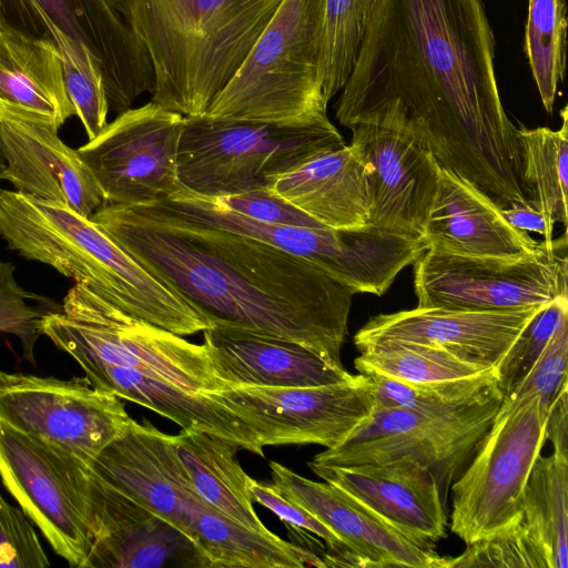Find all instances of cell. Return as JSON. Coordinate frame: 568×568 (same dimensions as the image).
<instances>
[{
    "mask_svg": "<svg viewBox=\"0 0 568 568\" xmlns=\"http://www.w3.org/2000/svg\"><path fill=\"white\" fill-rule=\"evenodd\" d=\"M495 44L481 0H374L336 119L410 136L500 210L528 205Z\"/></svg>",
    "mask_w": 568,
    "mask_h": 568,
    "instance_id": "6da1fadb",
    "label": "cell"
},
{
    "mask_svg": "<svg viewBox=\"0 0 568 568\" xmlns=\"http://www.w3.org/2000/svg\"><path fill=\"white\" fill-rule=\"evenodd\" d=\"M90 219L207 328L292 341L343 368L354 294L310 261L151 204H105Z\"/></svg>",
    "mask_w": 568,
    "mask_h": 568,
    "instance_id": "7a4b0ae2",
    "label": "cell"
},
{
    "mask_svg": "<svg viewBox=\"0 0 568 568\" xmlns=\"http://www.w3.org/2000/svg\"><path fill=\"white\" fill-rule=\"evenodd\" d=\"M283 0H116L154 72L152 102L206 113Z\"/></svg>",
    "mask_w": 568,
    "mask_h": 568,
    "instance_id": "3957f363",
    "label": "cell"
},
{
    "mask_svg": "<svg viewBox=\"0 0 568 568\" xmlns=\"http://www.w3.org/2000/svg\"><path fill=\"white\" fill-rule=\"evenodd\" d=\"M0 236L22 257L53 267L135 318L180 336L207 328L98 224L69 207L0 187Z\"/></svg>",
    "mask_w": 568,
    "mask_h": 568,
    "instance_id": "277c9868",
    "label": "cell"
},
{
    "mask_svg": "<svg viewBox=\"0 0 568 568\" xmlns=\"http://www.w3.org/2000/svg\"><path fill=\"white\" fill-rule=\"evenodd\" d=\"M324 0H283L205 115L304 123L327 116L320 75Z\"/></svg>",
    "mask_w": 568,
    "mask_h": 568,
    "instance_id": "5b68a950",
    "label": "cell"
},
{
    "mask_svg": "<svg viewBox=\"0 0 568 568\" xmlns=\"http://www.w3.org/2000/svg\"><path fill=\"white\" fill-rule=\"evenodd\" d=\"M345 145L327 116L290 124L184 116L178 174L197 195L226 196L270 189L278 176Z\"/></svg>",
    "mask_w": 568,
    "mask_h": 568,
    "instance_id": "8992f818",
    "label": "cell"
},
{
    "mask_svg": "<svg viewBox=\"0 0 568 568\" xmlns=\"http://www.w3.org/2000/svg\"><path fill=\"white\" fill-rule=\"evenodd\" d=\"M39 328L78 364L136 369L197 395L227 387L217 377L204 344L135 318L83 284L74 283L60 308L42 315Z\"/></svg>",
    "mask_w": 568,
    "mask_h": 568,
    "instance_id": "52a82bcc",
    "label": "cell"
},
{
    "mask_svg": "<svg viewBox=\"0 0 568 568\" xmlns=\"http://www.w3.org/2000/svg\"><path fill=\"white\" fill-rule=\"evenodd\" d=\"M151 205L183 220L236 232L301 256L353 294L383 295L396 276L427 250L422 241L405 239L371 224L334 230L322 224L302 227L260 222L184 186L171 197Z\"/></svg>",
    "mask_w": 568,
    "mask_h": 568,
    "instance_id": "ba28073f",
    "label": "cell"
},
{
    "mask_svg": "<svg viewBox=\"0 0 568 568\" xmlns=\"http://www.w3.org/2000/svg\"><path fill=\"white\" fill-rule=\"evenodd\" d=\"M498 383L474 400L445 412L375 407L339 445L310 464L321 467L386 464L402 457L427 467L446 496L490 428L503 400Z\"/></svg>",
    "mask_w": 568,
    "mask_h": 568,
    "instance_id": "9c48e42d",
    "label": "cell"
},
{
    "mask_svg": "<svg viewBox=\"0 0 568 568\" xmlns=\"http://www.w3.org/2000/svg\"><path fill=\"white\" fill-rule=\"evenodd\" d=\"M0 28L52 42L61 55L91 54L118 114L153 92L149 53L112 0H0Z\"/></svg>",
    "mask_w": 568,
    "mask_h": 568,
    "instance_id": "30bf717a",
    "label": "cell"
},
{
    "mask_svg": "<svg viewBox=\"0 0 568 568\" xmlns=\"http://www.w3.org/2000/svg\"><path fill=\"white\" fill-rule=\"evenodd\" d=\"M0 477L51 548L84 568L92 545V470L0 420Z\"/></svg>",
    "mask_w": 568,
    "mask_h": 568,
    "instance_id": "8fae6325",
    "label": "cell"
},
{
    "mask_svg": "<svg viewBox=\"0 0 568 568\" xmlns=\"http://www.w3.org/2000/svg\"><path fill=\"white\" fill-rule=\"evenodd\" d=\"M546 413L537 396L496 417L450 486V530L466 545L487 538L520 514L524 488L546 442Z\"/></svg>",
    "mask_w": 568,
    "mask_h": 568,
    "instance_id": "7c38bea8",
    "label": "cell"
},
{
    "mask_svg": "<svg viewBox=\"0 0 568 568\" xmlns=\"http://www.w3.org/2000/svg\"><path fill=\"white\" fill-rule=\"evenodd\" d=\"M131 419L120 397L84 376L61 379L0 369V420L89 467Z\"/></svg>",
    "mask_w": 568,
    "mask_h": 568,
    "instance_id": "4fadbf2b",
    "label": "cell"
},
{
    "mask_svg": "<svg viewBox=\"0 0 568 568\" xmlns=\"http://www.w3.org/2000/svg\"><path fill=\"white\" fill-rule=\"evenodd\" d=\"M413 265L418 307L501 311L567 295V257L556 254L555 243L518 258L426 250Z\"/></svg>",
    "mask_w": 568,
    "mask_h": 568,
    "instance_id": "5bb4252c",
    "label": "cell"
},
{
    "mask_svg": "<svg viewBox=\"0 0 568 568\" xmlns=\"http://www.w3.org/2000/svg\"><path fill=\"white\" fill-rule=\"evenodd\" d=\"M227 409L265 446L343 443L373 412L375 399L363 374L315 387L234 385L204 394Z\"/></svg>",
    "mask_w": 568,
    "mask_h": 568,
    "instance_id": "9a60e30c",
    "label": "cell"
},
{
    "mask_svg": "<svg viewBox=\"0 0 568 568\" xmlns=\"http://www.w3.org/2000/svg\"><path fill=\"white\" fill-rule=\"evenodd\" d=\"M183 120L151 101L119 113L77 149L106 204H152L182 189L178 160Z\"/></svg>",
    "mask_w": 568,
    "mask_h": 568,
    "instance_id": "2e32d148",
    "label": "cell"
},
{
    "mask_svg": "<svg viewBox=\"0 0 568 568\" xmlns=\"http://www.w3.org/2000/svg\"><path fill=\"white\" fill-rule=\"evenodd\" d=\"M351 145L366 166L369 224L424 242L437 193L440 166L410 136L378 124L351 128Z\"/></svg>",
    "mask_w": 568,
    "mask_h": 568,
    "instance_id": "e0dca14e",
    "label": "cell"
},
{
    "mask_svg": "<svg viewBox=\"0 0 568 568\" xmlns=\"http://www.w3.org/2000/svg\"><path fill=\"white\" fill-rule=\"evenodd\" d=\"M90 468L195 544L196 519L206 504L179 460L173 435L148 420L140 424L131 419L126 430L99 454Z\"/></svg>",
    "mask_w": 568,
    "mask_h": 568,
    "instance_id": "ac0fdd59",
    "label": "cell"
},
{
    "mask_svg": "<svg viewBox=\"0 0 568 568\" xmlns=\"http://www.w3.org/2000/svg\"><path fill=\"white\" fill-rule=\"evenodd\" d=\"M324 481L425 550L446 537L447 517L435 475L402 457L386 464L321 467L307 464Z\"/></svg>",
    "mask_w": 568,
    "mask_h": 568,
    "instance_id": "d6986e66",
    "label": "cell"
},
{
    "mask_svg": "<svg viewBox=\"0 0 568 568\" xmlns=\"http://www.w3.org/2000/svg\"><path fill=\"white\" fill-rule=\"evenodd\" d=\"M542 307L468 311L416 306L372 316L353 341L357 349L387 339L423 343L440 347L466 362L497 369Z\"/></svg>",
    "mask_w": 568,
    "mask_h": 568,
    "instance_id": "ffe728a7",
    "label": "cell"
},
{
    "mask_svg": "<svg viewBox=\"0 0 568 568\" xmlns=\"http://www.w3.org/2000/svg\"><path fill=\"white\" fill-rule=\"evenodd\" d=\"M91 516L93 539L84 568H211L186 535L93 470Z\"/></svg>",
    "mask_w": 568,
    "mask_h": 568,
    "instance_id": "44dd1931",
    "label": "cell"
},
{
    "mask_svg": "<svg viewBox=\"0 0 568 568\" xmlns=\"http://www.w3.org/2000/svg\"><path fill=\"white\" fill-rule=\"evenodd\" d=\"M0 149L6 161L1 181H9L16 191L87 217L106 204L89 168L57 131L0 122Z\"/></svg>",
    "mask_w": 568,
    "mask_h": 568,
    "instance_id": "7402d4cb",
    "label": "cell"
},
{
    "mask_svg": "<svg viewBox=\"0 0 568 568\" xmlns=\"http://www.w3.org/2000/svg\"><path fill=\"white\" fill-rule=\"evenodd\" d=\"M274 487L326 525L363 567L444 568L446 557L410 542L327 481H315L271 462Z\"/></svg>",
    "mask_w": 568,
    "mask_h": 568,
    "instance_id": "603a6c76",
    "label": "cell"
},
{
    "mask_svg": "<svg viewBox=\"0 0 568 568\" xmlns=\"http://www.w3.org/2000/svg\"><path fill=\"white\" fill-rule=\"evenodd\" d=\"M424 243L436 252L501 258L534 255L554 245L514 227L481 190L443 168Z\"/></svg>",
    "mask_w": 568,
    "mask_h": 568,
    "instance_id": "cb8c5ba5",
    "label": "cell"
},
{
    "mask_svg": "<svg viewBox=\"0 0 568 568\" xmlns=\"http://www.w3.org/2000/svg\"><path fill=\"white\" fill-rule=\"evenodd\" d=\"M217 377L227 386L315 387L349 381L312 349L292 341L229 328L203 331Z\"/></svg>",
    "mask_w": 568,
    "mask_h": 568,
    "instance_id": "d4e9b609",
    "label": "cell"
},
{
    "mask_svg": "<svg viewBox=\"0 0 568 568\" xmlns=\"http://www.w3.org/2000/svg\"><path fill=\"white\" fill-rule=\"evenodd\" d=\"M73 115L59 48L0 28V122L58 132Z\"/></svg>",
    "mask_w": 568,
    "mask_h": 568,
    "instance_id": "484cf974",
    "label": "cell"
},
{
    "mask_svg": "<svg viewBox=\"0 0 568 568\" xmlns=\"http://www.w3.org/2000/svg\"><path fill=\"white\" fill-rule=\"evenodd\" d=\"M270 190L329 229L369 224L366 166L351 144L278 176Z\"/></svg>",
    "mask_w": 568,
    "mask_h": 568,
    "instance_id": "4316f807",
    "label": "cell"
},
{
    "mask_svg": "<svg viewBox=\"0 0 568 568\" xmlns=\"http://www.w3.org/2000/svg\"><path fill=\"white\" fill-rule=\"evenodd\" d=\"M90 384L142 405L174 422L184 430L222 436L240 448L264 457L253 432L232 413L204 395L189 393L166 381L136 369L94 362L79 364Z\"/></svg>",
    "mask_w": 568,
    "mask_h": 568,
    "instance_id": "83f0119b",
    "label": "cell"
},
{
    "mask_svg": "<svg viewBox=\"0 0 568 568\" xmlns=\"http://www.w3.org/2000/svg\"><path fill=\"white\" fill-rule=\"evenodd\" d=\"M179 460L197 496L242 526L271 534L253 508L251 477L237 460L235 443L211 433L184 430L173 436Z\"/></svg>",
    "mask_w": 568,
    "mask_h": 568,
    "instance_id": "f1b7e54d",
    "label": "cell"
},
{
    "mask_svg": "<svg viewBox=\"0 0 568 568\" xmlns=\"http://www.w3.org/2000/svg\"><path fill=\"white\" fill-rule=\"evenodd\" d=\"M195 542L211 568L326 567L310 548L275 534L251 530L206 505L195 524Z\"/></svg>",
    "mask_w": 568,
    "mask_h": 568,
    "instance_id": "f546056e",
    "label": "cell"
},
{
    "mask_svg": "<svg viewBox=\"0 0 568 568\" xmlns=\"http://www.w3.org/2000/svg\"><path fill=\"white\" fill-rule=\"evenodd\" d=\"M520 516L549 568H567L568 458L555 453L536 458L523 491Z\"/></svg>",
    "mask_w": 568,
    "mask_h": 568,
    "instance_id": "4dcf8cb0",
    "label": "cell"
},
{
    "mask_svg": "<svg viewBox=\"0 0 568 568\" xmlns=\"http://www.w3.org/2000/svg\"><path fill=\"white\" fill-rule=\"evenodd\" d=\"M559 130L546 126L518 128L521 158V186L530 206L555 223L567 225L568 126L567 106Z\"/></svg>",
    "mask_w": 568,
    "mask_h": 568,
    "instance_id": "1f68e13d",
    "label": "cell"
},
{
    "mask_svg": "<svg viewBox=\"0 0 568 568\" xmlns=\"http://www.w3.org/2000/svg\"><path fill=\"white\" fill-rule=\"evenodd\" d=\"M354 366L415 384H439L497 373L428 344L387 339L358 349Z\"/></svg>",
    "mask_w": 568,
    "mask_h": 568,
    "instance_id": "d6a6232c",
    "label": "cell"
},
{
    "mask_svg": "<svg viewBox=\"0 0 568 568\" xmlns=\"http://www.w3.org/2000/svg\"><path fill=\"white\" fill-rule=\"evenodd\" d=\"M567 19L565 0H528L525 53L539 97L552 114L566 71Z\"/></svg>",
    "mask_w": 568,
    "mask_h": 568,
    "instance_id": "836d02e7",
    "label": "cell"
},
{
    "mask_svg": "<svg viewBox=\"0 0 568 568\" xmlns=\"http://www.w3.org/2000/svg\"><path fill=\"white\" fill-rule=\"evenodd\" d=\"M374 0H324L320 75L327 102L344 88L356 61Z\"/></svg>",
    "mask_w": 568,
    "mask_h": 568,
    "instance_id": "e575fe53",
    "label": "cell"
},
{
    "mask_svg": "<svg viewBox=\"0 0 568 568\" xmlns=\"http://www.w3.org/2000/svg\"><path fill=\"white\" fill-rule=\"evenodd\" d=\"M373 393L375 407L430 413L458 408L498 383V373L483 377L439 383L403 382L369 369H361Z\"/></svg>",
    "mask_w": 568,
    "mask_h": 568,
    "instance_id": "d590c367",
    "label": "cell"
},
{
    "mask_svg": "<svg viewBox=\"0 0 568 568\" xmlns=\"http://www.w3.org/2000/svg\"><path fill=\"white\" fill-rule=\"evenodd\" d=\"M456 567L549 568V561L519 514L500 531L467 545L460 556L446 557L445 568Z\"/></svg>",
    "mask_w": 568,
    "mask_h": 568,
    "instance_id": "8d00e7d4",
    "label": "cell"
},
{
    "mask_svg": "<svg viewBox=\"0 0 568 568\" xmlns=\"http://www.w3.org/2000/svg\"><path fill=\"white\" fill-rule=\"evenodd\" d=\"M568 318L552 335L544 352L519 385L503 397L496 417L506 415L537 396L547 414L560 390L568 386Z\"/></svg>",
    "mask_w": 568,
    "mask_h": 568,
    "instance_id": "74e56055",
    "label": "cell"
},
{
    "mask_svg": "<svg viewBox=\"0 0 568 568\" xmlns=\"http://www.w3.org/2000/svg\"><path fill=\"white\" fill-rule=\"evenodd\" d=\"M567 318L568 295L557 297L532 317L497 368L498 386L504 397L525 378Z\"/></svg>",
    "mask_w": 568,
    "mask_h": 568,
    "instance_id": "f35d334b",
    "label": "cell"
},
{
    "mask_svg": "<svg viewBox=\"0 0 568 568\" xmlns=\"http://www.w3.org/2000/svg\"><path fill=\"white\" fill-rule=\"evenodd\" d=\"M62 57L64 84L89 140L108 124L109 102L100 67L91 54Z\"/></svg>",
    "mask_w": 568,
    "mask_h": 568,
    "instance_id": "ab89813d",
    "label": "cell"
},
{
    "mask_svg": "<svg viewBox=\"0 0 568 568\" xmlns=\"http://www.w3.org/2000/svg\"><path fill=\"white\" fill-rule=\"evenodd\" d=\"M43 300L18 282L13 263L0 260V333L18 337L24 358L32 364L34 346L41 336L39 323L47 312L36 302Z\"/></svg>",
    "mask_w": 568,
    "mask_h": 568,
    "instance_id": "60d3db41",
    "label": "cell"
},
{
    "mask_svg": "<svg viewBox=\"0 0 568 568\" xmlns=\"http://www.w3.org/2000/svg\"><path fill=\"white\" fill-rule=\"evenodd\" d=\"M253 501L271 510L281 520L323 539L327 552V567H363L361 559L326 525L308 510L283 496L273 484L251 478Z\"/></svg>",
    "mask_w": 568,
    "mask_h": 568,
    "instance_id": "b9f144b4",
    "label": "cell"
},
{
    "mask_svg": "<svg viewBox=\"0 0 568 568\" xmlns=\"http://www.w3.org/2000/svg\"><path fill=\"white\" fill-rule=\"evenodd\" d=\"M33 523L0 494V568L49 567Z\"/></svg>",
    "mask_w": 568,
    "mask_h": 568,
    "instance_id": "7bdbcfd3",
    "label": "cell"
},
{
    "mask_svg": "<svg viewBox=\"0 0 568 568\" xmlns=\"http://www.w3.org/2000/svg\"><path fill=\"white\" fill-rule=\"evenodd\" d=\"M211 199L232 212L264 223L302 227L321 225V223L273 193L270 189Z\"/></svg>",
    "mask_w": 568,
    "mask_h": 568,
    "instance_id": "ee69618b",
    "label": "cell"
},
{
    "mask_svg": "<svg viewBox=\"0 0 568 568\" xmlns=\"http://www.w3.org/2000/svg\"><path fill=\"white\" fill-rule=\"evenodd\" d=\"M545 438L555 454L568 458V386L564 387L546 414Z\"/></svg>",
    "mask_w": 568,
    "mask_h": 568,
    "instance_id": "f6af8a7d",
    "label": "cell"
},
{
    "mask_svg": "<svg viewBox=\"0 0 568 568\" xmlns=\"http://www.w3.org/2000/svg\"><path fill=\"white\" fill-rule=\"evenodd\" d=\"M505 219L516 229L534 232L544 236V241L552 244L555 222L542 212L530 205H516L500 210Z\"/></svg>",
    "mask_w": 568,
    "mask_h": 568,
    "instance_id": "bcb514c9",
    "label": "cell"
},
{
    "mask_svg": "<svg viewBox=\"0 0 568 568\" xmlns=\"http://www.w3.org/2000/svg\"><path fill=\"white\" fill-rule=\"evenodd\" d=\"M4 169H6V161H4L3 154L0 149V181H1V175L4 171Z\"/></svg>",
    "mask_w": 568,
    "mask_h": 568,
    "instance_id": "7dc6e473",
    "label": "cell"
},
{
    "mask_svg": "<svg viewBox=\"0 0 568 568\" xmlns=\"http://www.w3.org/2000/svg\"><path fill=\"white\" fill-rule=\"evenodd\" d=\"M112 1H113L114 6H115L116 0H112Z\"/></svg>",
    "mask_w": 568,
    "mask_h": 568,
    "instance_id": "c3c4849f",
    "label": "cell"
}]
</instances>
